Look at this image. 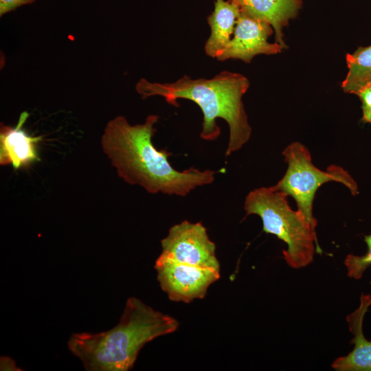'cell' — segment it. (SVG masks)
<instances>
[{
    "label": "cell",
    "mask_w": 371,
    "mask_h": 371,
    "mask_svg": "<svg viewBox=\"0 0 371 371\" xmlns=\"http://www.w3.org/2000/svg\"><path fill=\"white\" fill-rule=\"evenodd\" d=\"M158 120L157 115H150L143 124L132 125L125 117L117 116L107 123L101 138L102 148L118 176L151 194L180 196L212 183L215 172L194 168L177 170L168 160L171 154L154 146V125Z\"/></svg>",
    "instance_id": "obj_1"
},
{
    "label": "cell",
    "mask_w": 371,
    "mask_h": 371,
    "mask_svg": "<svg viewBox=\"0 0 371 371\" xmlns=\"http://www.w3.org/2000/svg\"><path fill=\"white\" fill-rule=\"evenodd\" d=\"M249 87V80L245 76L223 71L210 79H192L185 75L170 83L152 82L141 78L135 90L143 99L161 96L174 106H179V99L196 103L203 115L200 136L205 140L217 139L221 129L216 120H225L229 129L225 155L229 156L243 147L251 134L242 100Z\"/></svg>",
    "instance_id": "obj_2"
},
{
    "label": "cell",
    "mask_w": 371,
    "mask_h": 371,
    "mask_svg": "<svg viewBox=\"0 0 371 371\" xmlns=\"http://www.w3.org/2000/svg\"><path fill=\"white\" fill-rule=\"evenodd\" d=\"M178 326L175 318L131 297L116 326L97 333H74L67 346L87 371H127L144 345Z\"/></svg>",
    "instance_id": "obj_3"
},
{
    "label": "cell",
    "mask_w": 371,
    "mask_h": 371,
    "mask_svg": "<svg viewBox=\"0 0 371 371\" xmlns=\"http://www.w3.org/2000/svg\"><path fill=\"white\" fill-rule=\"evenodd\" d=\"M287 195L273 186L251 191L244 208L247 215L256 214L262 221L263 231L276 236L286 244L282 251L286 263L293 269L309 265L317 245L315 227L298 211L289 206Z\"/></svg>",
    "instance_id": "obj_4"
},
{
    "label": "cell",
    "mask_w": 371,
    "mask_h": 371,
    "mask_svg": "<svg viewBox=\"0 0 371 371\" xmlns=\"http://www.w3.org/2000/svg\"><path fill=\"white\" fill-rule=\"evenodd\" d=\"M282 155L288 164L287 170L273 187L291 196L297 203V210L314 227L317 221L313 214V200L322 184L336 181L344 184L352 194L359 193L357 183L348 171L336 165L330 166L326 171L317 168L312 163L308 149L302 144L291 143Z\"/></svg>",
    "instance_id": "obj_5"
},
{
    "label": "cell",
    "mask_w": 371,
    "mask_h": 371,
    "mask_svg": "<svg viewBox=\"0 0 371 371\" xmlns=\"http://www.w3.org/2000/svg\"><path fill=\"white\" fill-rule=\"evenodd\" d=\"M161 256L178 262L219 271L215 244L201 223L183 221L161 240Z\"/></svg>",
    "instance_id": "obj_6"
},
{
    "label": "cell",
    "mask_w": 371,
    "mask_h": 371,
    "mask_svg": "<svg viewBox=\"0 0 371 371\" xmlns=\"http://www.w3.org/2000/svg\"><path fill=\"white\" fill-rule=\"evenodd\" d=\"M155 269L161 289L175 302L188 303L204 297L208 287L220 277L218 270L178 262L161 255Z\"/></svg>",
    "instance_id": "obj_7"
},
{
    "label": "cell",
    "mask_w": 371,
    "mask_h": 371,
    "mask_svg": "<svg viewBox=\"0 0 371 371\" xmlns=\"http://www.w3.org/2000/svg\"><path fill=\"white\" fill-rule=\"evenodd\" d=\"M273 32L267 21L240 11L233 36L216 59L220 61L238 59L249 63L257 55L280 53L283 47L276 42L268 41Z\"/></svg>",
    "instance_id": "obj_8"
},
{
    "label": "cell",
    "mask_w": 371,
    "mask_h": 371,
    "mask_svg": "<svg viewBox=\"0 0 371 371\" xmlns=\"http://www.w3.org/2000/svg\"><path fill=\"white\" fill-rule=\"evenodd\" d=\"M30 114L27 111L21 113L14 127L1 124L0 127V164L12 165L17 170L26 168L39 161L37 144L42 140L41 136H32L23 129Z\"/></svg>",
    "instance_id": "obj_9"
},
{
    "label": "cell",
    "mask_w": 371,
    "mask_h": 371,
    "mask_svg": "<svg viewBox=\"0 0 371 371\" xmlns=\"http://www.w3.org/2000/svg\"><path fill=\"white\" fill-rule=\"evenodd\" d=\"M240 11L249 16L267 21L274 31L276 42L283 49L286 45L283 38V27L298 14L302 0H231Z\"/></svg>",
    "instance_id": "obj_10"
},
{
    "label": "cell",
    "mask_w": 371,
    "mask_h": 371,
    "mask_svg": "<svg viewBox=\"0 0 371 371\" xmlns=\"http://www.w3.org/2000/svg\"><path fill=\"white\" fill-rule=\"evenodd\" d=\"M240 14L239 6L231 0H216L214 9L208 16L210 35L205 42L206 55L216 58L231 40Z\"/></svg>",
    "instance_id": "obj_11"
},
{
    "label": "cell",
    "mask_w": 371,
    "mask_h": 371,
    "mask_svg": "<svg viewBox=\"0 0 371 371\" xmlns=\"http://www.w3.org/2000/svg\"><path fill=\"white\" fill-rule=\"evenodd\" d=\"M348 74L341 83L346 93L357 94L371 82V45L359 47L352 54L346 55Z\"/></svg>",
    "instance_id": "obj_12"
},
{
    "label": "cell",
    "mask_w": 371,
    "mask_h": 371,
    "mask_svg": "<svg viewBox=\"0 0 371 371\" xmlns=\"http://www.w3.org/2000/svg\"><path fill=\"white\" fill-rule=\"evenodd\" d=\"M350 360L356 371H371V341L363 335H359L354 341Z\"/></svg>",
    "instance_id": "obj_13"
},
{
    "label": "cell",
    "mask_w": 371,
    "mask_h": 371,
    "mask_svg": "<svg viewBox=\"0 0 371 371\" xmlns=\"http://www.w3.org/2000/svg\"><path fill=\"white\" fill-rule=\"evenodd\" d=\"M364 240L368 246V252L362 256L348 254L345 258L348 276L356 280L360 279L365 270L371 265V235L366 236Z\"/></svg>",
    "instance_id": "obj_14"
},
{
    "label": "cell",
    "mask_w": 371,
    "mask_h": 371,
    "mask_svg": "<svg viewBox=\"0 0 371 371\" xmlns=\"http://www.w3.org/2000/svg\"><path fill=\"white\" fill-rule=\"evenodd\" d=\"M356 95L359 97L362 103L361 121L363 123L371 124V82L362 87Z\"/></svg>",
    "instance_id": "obj_15"
},
{
    "label": "cell",
    "mask_w": 371,
    "mask_h": 371,
    "mask_svg": "<svg viewBox=\"0 0 371 371\" xmlns=\"http://www.w3.org/2000/svg\"><path fill=\"white\" fill-rule=\"evenodd\" d=\"M34 1L35 0H0V16H3L19 6L31 4L34 2Z\"/></svg>",
    "instance_id": "obj_16"
},
{
    "label": "cell",
    "mask_w": 371,
    "mask_h": 371,
    "mask_svg": "<svg viewBox=\"0 0 371 371\" xmlns=\"http://www.w3.org/2000/svg\"><path fill=\"white\" fill-rule=\"evenodd\" d=\"M0 370L8 371H19L23 370L19 368L15 361L10 357L3 356L0 358Z\"/></svg>",
    "instance_id": "obj_17"
}]
</instances>
